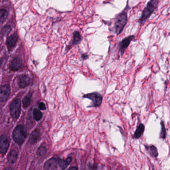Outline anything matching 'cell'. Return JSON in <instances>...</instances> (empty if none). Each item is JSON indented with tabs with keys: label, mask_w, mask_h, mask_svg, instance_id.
I'll return each instance as SVG.
<instances>
[{
	"label": "cell",
	"mask_w": 170,
	"mask_h": 170,
	"mask_svg": "<svg viewBox=\"0 0 170 170\" xmlns=\"http://www.w3.org/2000/svg\"><path fill=\"white\" fill-rule=\"evenodd\" d=\"M129 9L130 6L128 0L125 8L120 13L116 15L111 20L110 25L112 24L113 26L111 27V31H113L117 36L122 33L124 28L126 26L128 22V11Z\"/></svg>",
	"instance_id": "6da1fadb"
},
{
	"label": "cell",
	"mask_w": 170,
	"mask_h": 170,
	"mask_svg": "<svg viewBox=\"0 0 170 170\" xmlns=\"http://www.w3.org/2000/svg\"><path fill=\"white\" fill-rule=\"evenodd\" d=\"M159 0H150L148 2L146 6L142 11L140 17L138 20V22L141 25H144L155 11L157 9L159 6Z\"/></svg>",
	"instance_id": "7a4b0ae2"
},
{
	"label": "cell",
	"mask_w": 170,
	"mask_h": 170,
	"mask_svg": "<svg viewBox=\"0 0 170 170\" xmlns=\"http://www.w3.org/2000/svg\"><path fill=\"white\" fill-rule=\"evenodd\" d=\"M27 135L25 127L23 125H18L13 132V139L17 143L21 144L25 140Z\"/></svg>",
	"instance_id": "3957f363"
},
{
	"label": "cell",
	"mask_w": 170,
	"mask_h": 170,
	"mask_svg": "<svg viewBox=\"0 0 170 170\" xmlns=\"http://www.w3.org/2000/svg\"><path fill=\"white\" fill-rule=\"evenodd\" d=\"M84 98L90 99L92 101V104L88 107H98L101 105L103 101V96L98 92H94L92 93L84 94L83 96Z\"/></svg>",
	"instance_id": "277c9868"
},
{
	"label": "cell",
	"mask_w": 170,
	"mask_h": 170,
	"mask_svg": "<svg viewBox=\"0 0 170 170\" xmlns=\"http://www.w3.org/2000/svg\"><path fill=\"white\" fill-rule=\"evenodd\" d=\"M135 39L134 35H131L128 36L126 38H124L122 41L119 43V53H120L121 56H123L126 50L129 46L131 42Z\"/></svg>",
	"instance_id": "5b68a950"
},
{
	"label": "cell",
	"mask_w": 170,
	"mask_h": 170,
	"mask_svg": "<svg viewBox=\"0 0 170 170\" xmlns=\"http://www.w3.org/2000/svg\"><path fill=\"white\" fill-rule=\"evenodd\" d=\"M21 102L20 99H16L12 102L10 105V112L13 118L17 119L20 114Z\"/></svg>",
	"instance_id": "8992f818"
},
{
	"label": "cell",
	"mask_w": 170,
	"mask_h": 170,
	"mask_svg": "<svg viewBox=\"0 0 170 170\" xmlns=\"http://www.w3.org/2000/svg\"><path fill=\"white\" fill-rule=\"evenodd\" d=\"M9 138L6 135H3L0 137V153L5 154L9 147Z\"/></svg>",
	"instance_id": "52a82bcc"
},
{
	"label": "cell",
	"mask_w": 170,
	"mask_h": 170,
	"mask_svg": "<svg viewBox=\"0 0 170 170\" xmlns=\"http://www.w3.org/2000/svg\"><path fill=\"white\" fill-rule=\"evenodd\" d=\"M81 40H82V36L80 31H74L72 36V38L71 45L67 47V50H70V49L72 48V47L74 46L78 45L81 42Z\"/></svg>",
	"instance_id": "ba28073f"
},
{
	"label": "cell",
	"mask_w": 170,
	"mask_h": 170,
	"mask_svg": "<svg viewBox=\"0 0 170 170\" xmlns=\"http://www.w3.org/2000/svg\"><path fill=\"white\" fill-rule=\"evenodd\" d=\"M10 94V88L9 85H5L0 88V101H5Z\"/></svg>",
	"instance_id": "9c48e42d"
},
{
	"label": "cell",
	"mask_w": 170,
	"mask_h": 170,
	"mask_svg": "<svg viewBox=\"0 0 170 170\" xmlns=\"http://www.w3.org/2000/svg\"><path fill=\"white\" fill-rule=\"evenodd\" d=\"M58 165V159L52 158L48 160L44 165V169L46 170H55Z\"/></svg>",
	"instance_id": "30bf717a"
},
{
	"label": "cell",
	"mask_w": 170,
	"mask_h": 170,
	"mask_svg": "<svg viewBox=\"0 0 170 170\" xmlns=\"http://www.w3.org/2000/svg\"><path fill=\"white\" fill-rule=\"evenodd\" d=\"M18 39V35L17 33L11 35L8 38L7 41V44L8 46V50L11 51L16 45Z\"/></svg>",
	"instance_id": "8fae6325"
},
{
	"label": "cell",
	"mask_w": 170,
	"mask_h": 170,
	"mask_svg": "<svg viewBox=\"0 0 170 170\" xmlns=\"http://www.w3.org/2000/svg\"><path fill=\"white\" fill-rule=\"evenodd\" d=\"M22 61L19 58L13 59L9 64V68L12 71H17L22 67Z\"/></svg>",
	"instance_id": "7c38bea8"
},
{
	"label": "cell",
	"mask_w": 170,
	"mask_h": 170,
	"mask_svg": "<svg viewBox=\"0 0 170 170\" xmlns=\"http://www.w3.org/2000/svg\"><path fill=\"white\" fill-rule=\"evenodd\" d=\"M72 161V157H68L66 159H58V165L62 170H65L70 165Z\"/></svg>",
	"instance_id": "4fadbf2b"
},
{
	"label": "cell",
	"mask_w": 170,
	"mask_h": 170,
	"mask_svg": "<svg viewBox=\"0 0 170 170\" xmlns=\"http://www.w3.org/2000/svg\"><path fill=\"white\" fill-rule=\"evenodd\" d=\"M31 82V78L27 75H23L20 76L19 80V86L21 88L27 87Z\"/></svg>",
	"instance_id": "5bb4252c"
},
{
	"label": "cell",
	"mask_w": 170,
	"mask_h": 170,
	"mask_svg": "<svg viewBox=\"0 0 170 170\" xmlns=\"http://www.w3.org/2000/svg\"><path fill=\"white\" fill-rule=\"evenodd\" d=\"M144 130H145V125H144L143 123L140 124L137 127L133 138L135 139L140 138L141 136L143 134Z\"/></svg>",
	"instance_id": "9a60e30c"
},
{
	"label": "cell",
	"mask_w": 170,
	"mask_h": 170,
	"mask_svg": "<svg viewBox=\"0 0 170 170\" xmlns=\"http://www.w3.org/2000/svg\"><path fill=\"white\" fill-rule=\"evenodd\" d=\"M145 147L149 154L153 157L157 158L159 155V153L158 151L157 148L154 145H145Z\"/></svg>",
	"instance_id": "2e32d148"
},
{
	"label": "cell",
	"mask_w": 170,
	"mask_h": 170,
	"mask_svg": "<svg viewBox=\"0 0 170 170\" xmlns=\"http://www.w3.org/2000/svg\"><path fill=\"white\" fill-rule=\"evenodd\" d=\"M18 152L16 150H12L8 155V161L11 164H14L16 162L17 159Z\"/></svg>",
	"instance_id": "e0dca14e"
},
{
	"label": "cell",
	"mask_w": 170,
	"mask_h": 170,
	"mask_svg": "<svg viewBox=\"0 0 170 170\" xmlns=\"http://www.w3.org/2000/svg\"><path fill=\"white\" fill-rule=\"evenodd\" d=\"M39 137V130H35L31 133L29 141L31 144H34L38 140Z\"/></svg>",
	"instance_id": "ac0fdd59"
},
{
	"label": "cell",
	"mask_w": 170,
	"mask_h": 170,
	"mask_svg": "<svg viewBox=\"0 0 170 170\" xmlns=\"http://www.w3.org/2000/svg\"><path fill=\"white\" fill-rule=\"evenodd\" d=\"M8 12L6 9L0 10V23H2L6 20L8 17Z\"/></svg>",
	"instance_id": "d6986e66"
},
{
	"label": "cell",
	"mask_w": 170,
	"mask_h": 170,
	"mask_svg": "<svg viewBox=\"0 0 170 170\" xmlns=\"http://www.w3.org/2000/svg\"><path fill=\"white\" fill-rule=\"evenodd\" d=\"M33 116H34V117L35 119V120H36V121H39L42 118V113L41 112V111L39 110V109L35 108L33 111Z\"/></svg>",
	"instance_id": "ffe728a7"
},
{
	"label": "cell",
	"mask_w": 170,
	"mask_h": 170,
	"mask_svg": "<svg viewBox=\"0 0 170 170\" xmlns=\"http://www.w3.org/2000/svg\"><path fill=\"white\" fill-rule=\"evenodd\" d=\"M31 94H28L25 97V98L23 99V106L24 107H27L30 105L31 101Z\"/></svg>",
	"instance_id": "44dd1931"
},
{
	"label": "cell",
	"mask_w": 170,
	"mask_h": 170,
	"mask_svg": "<svg viewBox=\"0 0 170 170\" xmlns=\"http://www.w3.org/2000/svg\"><path fill=\"white\" fill-rule=\"evenodd\" d=\"M161 130L160 133V137L163 139H165L166 137V129L165 124L163 121L161 122Z\"/></svg>",
	"instance_id": "7402d4cb"
},
{
	"label": "cell",
	"mask_w": 170,
	"mask_h": 170,
	"mask_svg": "<svg viewBox=\"0 0 170 170\" xmlns=\"http://www.w3.org/2000/svg\"><path fill=\"white\" fill-rule=\"evenodd\" d=\"M11 30H12V28H11V27L6 26L2 29V31H1V34L3 36H7L9 34Z\"/></svg>",
	"instance_id": "603a6c76"
},
{
	"label": "cell",
	"mask_w": 170,
	"mask_h": 170,
	"mask_svg": "<svg viewBox=\"0 0 170 170\" xmlns=\"http://www.w3.org/2000/svg\"><path fill=\"white\" fill-rule=\"evenodd\" d=\"M47 148L45 147L42 146V147H39V149H38V154L40 156H43L47 153Z\"/></svg>",
	"instance_id": "cb8c5ba5"
},
{
	"label": "cell",
	"mask_w": 170,
	"mask_h": 170,
	"mask_svg": "<svg viewBox=\"0 0 170 170\" xmlns=\"http://www.w3.org/2000/svg\"><path fill=\"white\" fill-rule=\"evenodd\" d=\"M88 58H89V55L88 53H83L81 55V58L82 59L83 61H85V60L88 59Z\"/></svg>",
	"instance_id": "d4e9b609"
},
{
	"label": "cell",
	"mask_w": 170,
	"mask_h": 170,
	"mask_svg": "<svg viewBox=\"0 0 170 170\" xmlns=\"http://www.w3.org/2000/svg\"><path fill=\"white\" fill-rule=\"evenodd\" d=\"M39 108L41 110H45L46 109L45 105L44 103H40L39 104Z\"/></svg>",
	"instance_id": "484cf974"
},
{
	"label": "cell",
	"mask_w": 170,
	"mask_h": 170,
	"mask_svg": "<svg viewBox=\"0 0 170 170\" xmlns=\"http://www.w3.org/2000/svg\"><path fill=\"white\" fill-rule=\"evenodd\" d=\"M78 168L77 167H70L69 170H77Z\"/></svg>",
	"instance_id": "4316f807"
}]
</instances>
